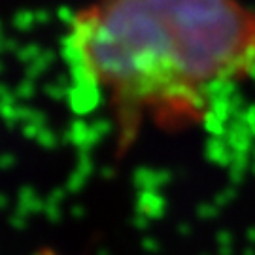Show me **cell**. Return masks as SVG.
<instances>
[{
    "mask_svg": "<svg viewBox=\"0 0 255 255\" xmlns=\"http://www.w3.org/2000/svg\"><path fill=\"white\" fill-rule=\"evenodd\" d=\"M76 78L123 132L197 116L208 95L255 70V8L242 0H93L70 21Z\"/></svg>",
    "mask_w": 255,
    "mask_h": 255,
    "instance_id": "6da1fadb",
    "label": "cell"
}]
</instances>
